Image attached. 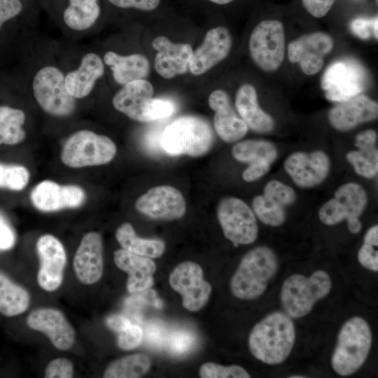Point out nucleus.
Here are the masks:
<instances>
[{
	"label": "nucleus",
	"mask_w": 378,
	"mask_h": 378,
	"mask_svg": "<svg viewBox=\"0 0 378 378\" xmlns=\"http://www.w3.org/2000/svg\"><path fill=\"white\" fill-rule=\"evenodd\" d=\"M103 243L100 233L90 232L84 235L74 258V269L78 280L93 284L103 274Z\"/></svg>",
	"instance_id": "nucleus-22"
},
{
	"label": "nucleus",
	"mask_w": 378,
	"mask_h": 378,
	"mask_svg": "<svg viewBox=\"0 0 378 378\" xmlns=\"http://www.w3.org/2000/svg\"><path fill=\"white\" fill-rule=\"evenodd\" d=\"M118 345L123 350H132L136 348L142 342L141 328L132 323L118 333Z\"/></svg>",
	"instance_id": "nucleus-41"
},
{
	"label": "nucleus",
	"mask_w": 378,
	"mask_h": 378,
	"mask_svg": "<svg viewBox=\"0 0 378 378\" xmlns=\"http://www.w3.org/2000/svg\"><path fill=\"white\" fill-rule=\"evenodd\" d=\"M270 164L264 161H258L250 163L249 167L242 174V178L246 182L254 181L267 174L270 169Z\"/></svg>",
	"instance_id": "nucleus-48"
},
{
	"label": "nucleus",
	"mask_w": 378,
	"mask_h": 378,
	"mask_svg": "<svg viewBox=\"0 0 378 378\" xmlns=\"http://www.w3.org/2000/svg\"><path fill=\"white\" fill-rule=\"evenodd\" d=\"M85 199V192L81 187L76 185L61 186L50 180L38 183L30 193L34 206L43 212L78 208Z\"/></svg>",
	"instance_id": "nucleus-16"
},
{
	"label": "nucleus",
	"mask_w": 378,
	"mask_h": 378,
	"mask_svg": "<svg viewBox=\"0 0 378 378\" xmlns=\"http://www.w3.org/2000/svg\"><path fill=\"white\" fill-rule=\"evenodd\" d=\"M295 340V328L286 313L274 312L255 325L248 337L251 354L268 365L284 363L289 356Z\"/></svg>",
	"instance_id": "nucleus-1"
},
{
	"label": "nucleus",
	"mask_w": 378,
	"mask_h": 378,
	"mask_svg": "<svg viewBox=\"0 0 378 378\" xmlns=\"http://www.w3.org/2000/svg\"><path fill=\"white\" fill-rule=\"evenodd\" d=\"M202 378H249L248 372L239 365L224 366L209 362L203 364L200 368Z\"/></svg>",
	"instance_id": "nucleus-39"
},
{
	"label": "nucleus",
	"mask_w": 378,
	"mask_h": 378,
	"mask_svg": "<svg viewBox=\"0 0 378 378\" xmlns=\"http://www.w3.org/2000/svg\"><path fill=\"white\" fill-rule=\"evenodd\" d=\"M131 323L129 318L120 314H112L106 319V326L116 333Z\"/></svg>",
	"instance_id": "nucleus-49"
},
{
	"label": "nucleus",
	"mask_w": 378,
	"mask_h": 378,
	"mask_svg": "<svg viewBox=\"0 0 378 378\" xmlns=\"http://www.w3.org/2000/svg\"><path fill=\"white\" fill-rule=\"evenodd\" d=\"M235 106L248 127L258 133H268L273 130L274 121L259 106L255 88L251 84H244L238 89Z\"/></svg>",
	"instance_id": "nucleus-27"
},
{
	"label": "nucleus",
	"mask_w": 378,
	"mask_h": 378,
	"mask_svg": "<svg viewBox=\"0 0 378 378\" xmlns=\"http://www.w3.org/2000/svg\"><path fill=\"white\" fill-rule=\"evenodd\" d=\"M209 107L215 112L214 126L219 137L227 143L243 138L247 131L246 123L234 112L229 95L223 90L213 91L209 97Z\"/></svg>",
	"instance_id": "nucleus-24"
},
{
	"label": "nucleus",
	"mask_w": 378,
	"mask_h": 378,
	"mask_svg": "<svg viewBox=\"0 0 378 378\" xmlns=\"http://www.w3.org/2000/svg\"><path fill=\"white\" fill-rule=\"evenodd\" d=\"M64 83L68 92L77 101L87 98L103 77L105 64L102 57L92 51L82 53L74 66L65 69Z\"/></svg>",
	"instance_id": "nucleus-15"
},
{
	"label": "nucleus",
	"mask_w": 378,
	"mask_h": 378,
	"mask_svg": "<svg viewBox=\"0 0 378 378\" xmlns=\"http://www.w3.org/2000/svg\"><path fill=\"white\" fill-rule=\"evenodd\" d=\"M29 328L43 332L57 349L67 351L74 344L76 332L64 314L55 309H39L27 318Z\"/></svg>",
	"instance_id": "nucleus-20"
},
{
	"label": "nucleus",
	"mask_w": 378,
	"mask_h": 378,
	"mask_svg": "<svg viewBox=\"0 0 378 378\" xmlns=\"http://www.w3.org/2000/svg\"><path fill=\"white\" fill-rule=\"evenodd\" d=\"M287 206L281 198L265 190L262 195L255 196L252 200L254 214L262 223L272 227L279 226L284 223L286 216L285 208Z\"/></svg>",
	"instance_id": "nucleus-34"
},
{
	"label": "nucleus",
	"mask_w": 378,
	"mask_h": 378,
	"mask_svg": "<svg viewBox=\"0 0 378 378\" xmlns=\"http://www.w3.org/2000/svg\"><path fill=\"white\" fill-rule=\"evenodd\" d=\"M214 134L209 122L196 115H183L168 125L160 137L162 148L172 155L200 157L212 146Z\"/></svg>",
	"instance_id": "nucleus-4"
},
{
	"label": "nucleus",
	"mask_w": 378,
	"mask_h": 378,
	"mask_svg": "<svg viewBox=\"0 0 378 378\" xmlns=\"http://www.w3.org/2000/svg\"><path fill=\"white\" fill-rule=\"evenodd\" d=\"M232 153L237 160L248 163L264 161L271 164L277 157L276 146L265 140L248 139L239 142L232 147Z\"/></svg>",
	"instance_id": "nucleus-35"
},
{
	"label": "nucleus",
	"mask_w": 378,
	"mask_h": 378,
	"mask_svg": "<svg viewBox=\"0 0 378 378\" xmlns=\"http://www.w3.org/2000/svg\"><path fill=\"white\" fill-rule=\"evenodd\" d=\"M248 48L253 61L260 69L267 72L277 70L285 56L283 24L276 20L260 22L250 35Z\"/></svg>",
	"instance_id": "nucleus-9"
},
{
	"label": "nucleus",
	"mask_w": 378,
	"mask_h": 378,
	"mask_svg": "<svg viewBox=\"0 0 378 378\" xmlns=\"http://www.w3.org/2000/svg\"><path fill=\"white\" fill-rule=\"evenodd\" d=\"M113 255L117 267L128 274L127 288L129 292L143 291L153 286L156 265L150 258L122 248L114 251Z\"/></svg>",
	"instance_id": "nucleus-26"
},
{
	"label": "nucleus",
	"mask_w": 378,
	"mask_h": 378,
	"mask_svg": "<svg viewBox=\"0 0 378 378\" xmlns=\"http://www.w3.org/2000/svg\"><path fill=\"white\" fill-rule=\"evenodd\" d=\"M169 282L181 295L182 305L187 310L197 312L207 303L211 286L204 279L202 269L197 263L192 261L180 263L171 272Z\"/></svg>",
	"instance_id": "nucleus-12"
},
{
	"label": "nucleus",
	"mask_w": 378,
	"mask_h": 378,
	"mask_svg": "<svg viewBox=\"0 0 378 378\" xmlns=\"http://www.w3.org/2000/svg\"><path fill=\"white\" fill-rule=\"evenodd\" d=\"M378 225H375L368 230L364 241L358 252L359 263L368 270L378 271Z\"/></svg>",
	"instance_id": "nucleus-38"
},
{
	"label": "nucleus",
	"mask_w": 378,
	"mask_h": 378,
	"mask_svg": "<svg viewBox=\"0 0 378 378\" xmlns=\"http://www.w3.org/2000/svg\"><path fill=\"white\" fill-rule=\"evenodd\" d=\"M115 238L122 249L150 258L161 256L165 250V244L162 239L137 237L129 223H124L118 227L115 232Z\"/></svg>",
	"instance_id": "nucleus-31"
},
{
	"label": "nucleus",
	"mask_w": 378,
	"mask_h": 378,
	"mask_svg": "<svg viewBox=\"0 0 378 378\" xmlns=\"http://www.w3.org/2000/svg\"><path fill=\"white\" fill-rule=\"evenodd\" d=\"M330 161L322 150L295 152L284 161V169L296 185L309 188L321 183L328 175Z\"/></svg>",
	"instance_id": "nucleus-17"
},
{
	"label": "nucleus",
	"mask_w": 378,
	"mask_h": 378,
	"mask_svg": "<svg viewBox=\"0 0 378 378\" xmlns=\"http://www.w3.org/2000/svg\"><path fill=\"white\" fill-rule=\"evenodd\" d=\"M209 1L217 4H226L231 2L233 0H209Z\"/></svg>",
	"instance_id": "nucleus-50"
},
{
	"label": "nucleus",
	"mask_w": 378,
	"mask_h": 378,
	"mask_svg": "<svg viewBox=\"0 0 378 378\" xmlns=\"http://www.w3.org/2000/svg\"><path fill=\"white\" fill-rule=\"evenodd\" d=\"M15 243V232L7 220L0 213V251L10 249Z\"/></svg>",
	"instance_id": "nucleus-47"
},
{
	"label": "nucleus",
	"mask_w": 378,
	"mask_h": 378,
	"mask_svg": "<svg viewBox=\"0 0 378 378\" xmlns=\"http://www.w3.org/2000/svg\"><path fill=\"white\" fill-rule=\"evenodd\" d=\"M288 377L290 378H304V377H307L305 376H303V375H292V376H289Z\"/></svg>",
	"instance_id": "nucleus-51"
},
{
	"label": "nucleus",
	"mask_w": 378,
	"mask_h": 378,
	"mask_svg": "<svg viewBox=\"0 0 378 378\" xmlns=\"http://www.w3.org/2000/svg\"><path fill=\"white\" fill-rule=\"evenodd\" d=\"M279 267L274 252L267 246H258L242 258L230 281L232 295L241 300L258 298L267 289Z\"/></svg>",
	"instance_id": "nucleus-3"
},
{
	"label": "nucleus",
	"mask_w": 378,
	"mask_h": 378,
	"mask_svg": "<svg viewBox=\"0 0 378 378\" xmlns=\"http://www.w3.org/2000/svg\"><path fill=\"white\" fill-rule=\"evenodd\" d=\"M367 202V193L361 186L346 183L339 187L334 197L320 208L318 218L326 225H334L346 220L349 232L356 234L362 228L359 217Z\"/></svg>",
	"instance_id": "nucleus-8"
},
{
	"label": "nucleus",
	"mask_w": 378,
	"mask_h": 378,
	"mask_svg": "<svg viewBox=\"0 0 378 378\" xmlns=\"http://www.w3.org/2000/svg\"><path fill=\"white\" fill-rule=\"evenodd\" d=\"M333 45L332 36L326 33L307 34L288 44V59L293 63H298L306 75H314L321 70L324 57L331 52Z\"/></svg>",
	"instance_id": "nucleus-14"
},
{
	"label": "nucleus",
	"mask_w": 378,
	"mask_h": 378,
	"mask_svg": "<svg viewBox=\"0 0 378 378\" xmlns=\"http://www.w3.org/2000/svg\"><path fill=\"white\" fill-rule=\"evenodd\" d=\"M102 59L104 64L110 68L114 81L121 86L133 80L144 79L150 73L148 59L139 53L124 55L108 50Z\"/></svg>",
	"instance_id": "nucleus-28"
},
{
	"label": "nucleus",
	"mask_w": 378,
	"mask_h": 378,
	"mask_svg": "<svg viewBox=\"0 0 378 378\" xmlns=\"http://www.w3.org/2000/svg\"><path fill=\"white\" fill-rule=\"evenodd\" d=\"M377 132L367 130L358 134L355 139L356 150L346 155L347 161L360 176L371 178L378 172V150L376 146Z\"/></svg>",
	"instance_id": "nucleus-29"
},
{
	"label": "nucleus",
	"mask_w": 378,
	"mask_h": 378,
	"mask_svg": "<svg viewBox=\"0 0 378 378\" xmlns=\"http://www.w3.org/2000/svg\"><path fill=\"white\" fill-rule=\"evenodd\" d=\"M26 122L25 113L7 105L0 106V145H16L26 138L23 127Z\"/></svg>",
	"instance_id": "nucleus-33"
},
{
	"label": "nucleus",
	"mask_w": 378,
	"mask_h": 378,
	"mask_svg": "<svg viewBox=\"0 0 378 378\" xmlns=\"http://www.w3.org/2000/svg\"><path fill=\"white\" fill-rule=\"evenodd\" d=\"M331 288L330 277L323 270H316L309 277L294 274L282 285L280 292L281 304L290 318H302L311 312L317 301L330 293Z\"/></svg>",
	"instance_id": "nucleus-6"
},
{
	"label": "nucleus",
	"mask_w": 378,
	"mask_h": 378,
	"mask_svg": "<svg viewBox=\"0 0 378 378\" xmlns=\"http://www.w3.org/2000/svg\"><path fill=\"white\" fill-rule=\"evenodd\" d=\"M367 76L364 68L350 59L331 64L321 80L325 96L331 102H344L360 94L365 88Z\"/></svg>",
	"instance_id": "nucleus-11"
},
{
	"label": "nucleus",
	"mask_w": 378,
	"mask_h": 378,
	"mask_svg": "<svg viewBox=\"0 0 378 378\" xmlns=\"http://www.w3.org/2000/svg\"><path fill=\"white\" fill-rule=\"evenodd\" d=\"M152 46L158 51L155 58V71L164 78L171 79L189 70L193 52L189 44L175 43L164 36H159L153 40Z\"/></svg>",
	"instance_id": "nucleus-23"
},
{
	"label": "nucleus",
	"mask_w": 378,
	"mask_h": 378,
	"mask_svg": "<svg viewBox=\"0 0 378 378\" xmlns=\"http://www.w3.org/2000/svg\"><path fill=\"white\" fill-rule=\"evenodd\" d=\"M116 152V146L108 136L81 130L66 139L60 158L69 167L81 168L107 164L114 158Z\"/></svg>",
	"instance_id": "nucleus-7"
},
{
	"label": "nucleus",
	"mask_w": 378,
	"mask_h": 378,
	"mask_svg": "<svg viewBox=\"0 0 378 378\" xmlns=\"http://www.w3.org/2000/svg\"><path fill=\"white\" fill-rule=\"evenodd\" d=\"M29 293L0 272V312L7 316L19 315L29 304Z\"/></svg>",
	"instance_id": "nucleus-32"
},
{
	"label": "nucleus",
	"mask_w": 378,
	"mask_h": 378,
	"mask_svg": "<svg viewBox=\"0 0 378 378\" xmlns=\"http://www.w3.org/2000/svg\"><path fill=\"white\" fill-rule=\"evenodd\" d=\"M153 92L149 81L145 79L133 80L122 85L114 94L112 104L115 109L131 120L146 122V110Z\"/></svg>",
	"instance_id": "nucleus-25"
},
{
	"label": "nucleus",
	"mask_w": 378,
	"mask_h": 378,
	"mask_svg": "<svg viewBox=\"0 0 378 378\" xmlns=\"http://www.w3.org/2000/svg\"><path fill=\"white\" fill-rule=\"evenodd\" d=\"M372 346V332L368 322L360 316L347 320L337 335L331 358L334 371L341 376L356 372L365 362Z\"/></svg>",
	"instance_id": "nucleus-5"
},
{
	"label": "nucleus",
	"mask_w": 378,
	"mask_h": 378,
	"mask_svg": "<svg viewBox=\"0 0 378 378\" xmlns=\"http://www.w3.org/2000/svg\"><path fill=\"white\" fill-rule=\"evenodd\" d=\"M175 111V105L171 101L152 98L146 110V121L148 122L167 118L174 114Z\"/></svg>",
	"instance_id": "nucleus-40"
},
{
	"label": "nucleus",
	"mask_w": 378,
	"mask_h": 378,
	"mask_svg": "<svg viewBox=\"0 0 378 378\" xmlns=\"http://www.w3.org/2000/svg\"><path fill=\"white\" fill-rule=\"evenodd\" d=\"M150 358L144 354H135L112 362L106 368L105 378H136L146 374L150 368Z\"/></svg>",
	"instance_id": "nucleus-36"
},
{
	"label": "nucleus",
	"mask_w": 378,
	"mask_h": 378,
	"mask_svg": "<svg viewBox=\"0 0 378 378\" xmlns=\"http://www.w3.org/2000/svg\"><path fill=\"white\" fill-rule=\"evenodd\" d=\"M115 6L122 8H136L141 10H153L155 9L160 0H108Z\"/></svg>",
	"instance_id": "nucleus-45"
},
{
	"label": "nucleus",
	"mask_w": 378,
	"mask_h": 378,
	"mask_svg": "<svg viewBox=\"0 0 378 378\" xmlns=\"http://www.w3.org/2000/svg\"><path fill=\"white\" fill-rule=\"evenodd\" d=\"M36 249L41 261L38 283L43 290L54 291L63 280L66 260L64 248L56 237L47 234L38 238Z\"/></svg>",
	"instance_id": "nucleus-18"
},
{
	"label": "nucleus",
	"mask_w": 378,
	"mask_h": 378,
	"mask_svg": "<svg viewBox=\"0 0 378 378\" xmlns=\"http://www.w3.org/2000/svg\"><path fill=\"white\" fill-rule=\"evenodd\" d=\"M62 14L66 31L74 35L86 34L99 18V0H68Z\"/></svg>",
	"instance_id": "nucleus-30"
},
{
	"label": "nucleus",
	"mask_w": 378,
	"mask_h": 378,
	"mask_svg": "<svg viewBox=\"0 0 378 378\" xmlns=\"http://www.w3.org/2000/svg\"><path fill=\"white\" fill-rule=\"evenodd\" d=\"M217 218L224 236L234 244L253 243L258 234L254 212L242 200L227 197L217 206Z\"/></svg>",
	"instance_id": "nucleus-10"
},
{
	"label": "nucleus",
	"mask_w": 378,
	"mask_h": 378,
	"mask_svg": "<svg viewBox=\"0 0 378 378\" xmlns=\"http://www.w3.org/2000/svg\"><path fill=\"white\" fill-rule=\"evenodd\" d=\"M29 178V172L25 167L0 162V188L20 191L27 186Z\"/></svg>",
	"instance_id": "nucleus-37"
},
{
	"label": "nucleus",
	"mask_w": 378,
	"mask_h": 378,
	"mask_svg": "<svg viewBox=\"0 0 378 378\" xmlns=\"http://www.w3.org/2000/svg\"><path fill=\"white\" fill-rule=\"evenodd\" d=\"M232 36L225 27L209 29L203 42L192 55L189 71L193 75H201L210 70L229 54L232 47Z\"/></svg>",
	"instance_id": "nucleus-19"
},
{
	"label": "nucleus",
	"mask_w": 378,
	"mask_h": 378,
	"mask_svg": "<svg viewBox=\"0 0 378 378\" xmlns=\"http://www.w3.org/2000/svg\"><path fill=\"white\" fill-rule=\"evenodd\" d=\"M140 214L157 220H174L182 218L186 202L182 193L170 186H159L149 189L135 202Z\"/></svg>",
	"instance_id": "nucleus-13"
},
{
	"label": "nucleus",
	"mask_w": 378,
	"mask_h": 378,
	"mask_svg": "<svg viewBox=\"0 0 378 378\" xmlns=\"http://www.w3.org/2000/svg\"><path fill=\"white\" fill-rule=\"evenodd\" d=\"M22 10L20 0H0V31L6 22L18 16Z\"/></svg>",
	"instance_id": "nucleus-44"
},
{
	"label": "nucleus",
	"mask_w": 378,
	"mask_h": 378,
	"mask_svg": "<svg viewBox=\"0 0 378 378\" xmlns=\"http://www.w3.org/2000/svg\"><path fill=\"white\" fill-rule=\"evenodd\" d=\"M30 90L39 107L52 116L69 117L76 109L77 100L65 87L63 66L55 60H45L34 67Z\"/></svg>",
	"instance_id": "nucleus-2"
},
{
	"label": "nucleus",
	"mask_w": 378,
	"mask_h": 378,
	"mask_svg": "<svg viewBox=\"0 0 378 378\" xmlns=\"http://www.w3.org/2000/svg\"><path fill=\"white\" fill-rule=\"evenodd\" d=\"M377 102L364 94L340 102L328 113L330 125L339 131H348L360 123L377 118Z\"/></svg>",
	"instance_id": "nucleus-21"
},
{
	"label": "nucleus",
	"mask_w": 378,
	"mask_h": 378,
	"mask_svg": "<svg viewBox=\"0 0 378 378\" xmlns=\"http://www.w3.org/2000/svg\"><path fill=\"white\" fill-rule=\"evenodd\" d=\"M377 16L373 18H358L350 23L352 33L361 39H368L372 35L377 39Z\"/></svg>",
	"instance_id": "nucleus-42"
},
{
	"label": "nucleus",
	"mask_w": 378,
	"mask_h": 378,
	"mask_svg": "<svg viewBox=\"0 0 378 378\" xmlns=\"http://www.w3.org/2000/svg\"><path fill=\"white\" fill-rule=\"evenodd\" d=\"M74 374V366L67 358H58L48 363L45 371L46 378H70Z\"/></svg>",
	"instance_id": "nucleus-43"
},
{
	"label": "nucleus",
	"mask_w": 378,
	"mask_h": 378,
	"mask_svg": "<svg viewBox=\"0 0 378 378\" xmlns=\"http://www.w3.org/2000/svg\"><path fill=\"white\" fill-rule=\"evenodd\" d=\"M335 0H302L307 11L315 18H322L332 8Z\"/></svg>",
	"instance_id": "nucleus-46"
}]
</instances>
